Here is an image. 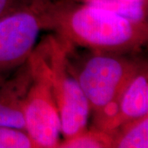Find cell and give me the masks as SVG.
Returning a JSON list of instances; mask_svg holds the SVG:
<instances>
[{
  "label": "cell",
  "instance_id": "7c38bea8",
  "mask_svg": "<svg viewBox=\"0 0 148 148\" xmlns=\"http://www.w3.org/2000/svg\"><path fill=\"white\" fill-rule=\"evenodd\" d=\"M20 0H0V18L10 12Z\"/></svg>",
  "mask_w": 148,
  "mask_h": 148
},
{
  "label": "cell",
  "instance_id": "ba28073f",
  "mask_svg": "<svg viewBox=\"0 0 148 148\" xmlns=\"http://www.w3.org/2000/svg\"><path fill=\"white\" fill-rule=\"evenodd\" d=\"M110 133L113 148H147L148 114L126 122Z\"/></svg>",
  "mask_w": 148,
  "mask_h": 148
},
{
  "label": "cell",
  "instance_id": "8992f818",
  "mask_svg": "<svg viewBox=\"0 0 148 148\" xmlns=\"http://www.w3.org/2000/svg\"><path fill=\"white\" fill-rule=\"evenodd\" d=\"M11 73L0 76V127L25 131L23 107L32 81L30 58Z\"/></svg>",
  "mask_w": 148,
  "mask_h": 148
},
{
  "label": "cell",
  "instance_id": "3957f363",
  "mask_svg": "<svg viewBox=\"0 0 148 148\" xmlns=\"http://www.w3.org/2000/svg\"><path fill=\"white\" fill-rule=\"evenodd\" d=\"M30 60L32 81L23 107L25 132L35 147H57L61 123L43 42L34 49Z\"/></svg>",
  "mask_w": 148,
  "mask_h": 148
},
{
  "label": "cell",
  "instance_id": "277c9868",
  "mask_svg": "<svg viewBox=\"0 0 148 148\" xmlns=\"http://www.w3.org/2000/svg\"><path fill=\"white\" fill-rule=\"evenodd\" d=\"M43 44L50 69L61 133L64 139L72 138L86 129L90 107L70 62L69 46L54 36L48 37Z\"/></svg>",
  "mask_w": 148,
  "mask_h": 148
},
{
  "label": "cell",
  "instance_id": "30bf717a",
  "mask_svg": "<svg viewBox=\"0 0 148 148\" xmlns=\"http://www.w3.org/2000/svg\"><path fill=\"white\" fill-rule=\"evenodd\" d=\"M59 148H110L113 147V137L110 132L94 127L85 129L73 137L60 141Z\"/></svg>",
  "mask_w": 148,
  "mask_h": 148
},
{
  "label": "cell",
  "instance_id": "52a82bcc",
  "mask_svg": "<svg viewBox=\"0 0 148 148\" xmlns=\"http://www.w3.org/2000/svg\"><path fill=\"white\" fill-rule=\"evenodd\" d=\"M147 114V64L144 61H141L120 95L116 116L113 122L110 132L126 122Z\"/></svg>",
  "mask_w": 148,
  "mask_h": 148
},
{
  "label": "cell",
  "instance_id": "7a4b0ae2",
  "mask_svg": "<svg viewBox=\"0 0 148 148\" xmlns=\"http://www.w3.org/2000/svg\"><path fill=\"white\" fill-rule=\"evenodd\" d=\"M141 61L124 53L93 52L75 69L81 88L93 112L95 127L110 132L123 90Z\"/></svg>",
  "mask_w": 148,
  "mask_h": 148
},
{
  "label": "cell",
  "instance_id": "8fae6325",
  "mask_svg": "<svg viewBox=\"0 0 148 148\" xmlns=\"http://www.w3.org/2000/svg\"><path fill=\"white\" fill-rule=\"evenodd\" d=\"M34 143L23 130L0 127V148H32Z\"/></svg>",
  "mask_w": 148,
  "mask_h": 148
},
{
  "label": "cell",
  "instance_id": "6da1fadb",
  "mask_svg": "<svg viewBox=\"0 0 148 148\" xmlns=\"http://www.w3.org/2000/svg\"><path fill=\"white\" fill-rule=\"evenodd\" d=\"M48 29L69 48L131 53L147 42V21H137L100 7L73 0H49Z\"/></svg>",
  "mask_w": 148,
  "mask_h": 148
},
{
  "label": "cell",
  "instance_id": "5b68a950",
  "mask_svg": "<svg viewBox=\"0 0 148 148\" xmlns=\"http://www.w3.org/2000/svg\"><path fill=\"white\" fill-rule=\"evenodd\" d=\"M49 0H20L0 18V76L26 63L48 29Z\"/></svg>",
  "mask_w": 148,
  "mask_h": 148
},
{
  "label": "cell",
  "instance_id": "9c48e42d",
  "mask_svg": "<svg viewBox=\"0 0 148 148\" xmlns=\"http://www.w3.org/2000/svg\"><path fill=\"white\" fill-rule=\"evenodd\" d=\"M115 12L137 21H147V0H73Z\"/></svg>",
  "mask_w": 148,
  "mask_h": 148
}]
</instances>
